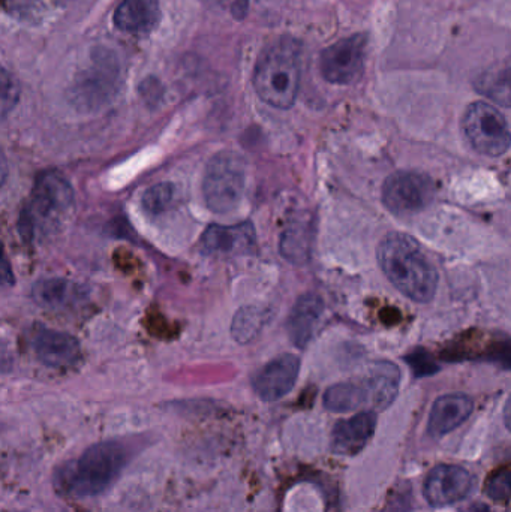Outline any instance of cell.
<instances>
[{
    "label": "cell",
    "mask_w": 511,
    "mask_h": 512,
    "mask_svg": "<svg viewBox=\"0 0 511 512\" xmlns=\"http://www.w3.org/2000/svg\"><path fill=\"white\" fill-rule=\"evenodd\" d=\"M14 280L11 264H9L8 258H6V255L3 254L2 249H0V285H14Z\"/></svg>",
    "instance_id": "cell-28"
},
{
    "label": "cell",
    "mask_w": 511,
    "mask_h": 512,
    "mask_svg": "<svg viewBox=\"0 0 511 512\" xmlns=\"http://www.w3.org/2000/svg\"><path fill=\"white\" fill-rule=\"evenodd\" d=\"M477 90L483 95L489 96L494 101L500 102L504 107L510 105V78L509 68L500 71H488L480 75L476 83Z\"/></svg>",
    "instance_id": "cell-23"
},
{
    "label": "cell",
    "mask_w": 511,
    "mask_h": 512,
    "mask_svg": "<svg viewBox=\"0 0 511 512\" xmlns=\"http://www.w3.org/2000/svg\"><path fill=\"white\" fill-rule=\"evenodd\" d=\"M21 87L17 78L0 66V117L8 116L20 101Z\"/></svg>",
    "instance_id": "cell-26"
},
{
    "label": "cell",
    "mask_w": 511,
    "mask_h": 512,
    "mask_svg": "<svg viewBox=\"0 0 511 512\" xmlns=\"http://www.w3.org/2000/svg\"><path fill=\"white\" fill-rule=\"evenodd\" d=\"M378 262L387 279L405 297L429 303L438 288V273L416 239L390 233L378 245Z\"/></svg>",
    "instance_id": "cell-1"
},
{
    "label": "cell",
    "mask_w": 511,
    "mask_h": 512,
    "mask_svg": "<svg viewBox=\"0 0 511 512\" xmlns=\"http://www.w3.org/2000/svg\"><path fill=\"white\" fill-rule=\"evenodd\" d=\"M470 512H491L489 511V508L486 507V505H474L473 508H471Z\"/></svg>",
    "instance_id": "cell-31"
},
{
    "label": "cell",
    "mask_w": 511,
    "mask_h": 512,
    "mask_svg": "<svg viewBox=\"0 0 511 512\" xmlns=\"http://www.w3.org/2000/svg\"><path fill=\"white\" fill-rule=\"evenodd\" d=\"M299 372V357L293 354L281 355L257 372L252 385H254L255 393L264 402H276L293 390Z\"/></svg>",
    "instance_id": "cell-11"
},
{
    "label": "cell",
    "mask_w": 511,
    "mask_h": 512,
    "mask_svg": "<svg viewBox=\"0 0 511 512\" xmlns=\"http://www.w3.org/2000/svg\"><path fill=\"white\" fill-rule=\"evenodd\" d=\"M302 47L293 38H279L261 53L254 87L261 101L279 110L293 107L299 95Z\"/></svg>",
    "instance_id": "cell-2"
},
{
    "label": "cell",
    "mask_w": 511,
    "mask_h": 512,
    "mask_svg": "<svg viewBox=\"0 0 511 512\" xmlns=\"http://www.w3.org/2000/svg\"><path fill=\"white\" fill-rule=\"evenodd\" d=\"M257 243L255 228L251 222L242 224L212 225L201 237V249L209 255L234 256L248 254Z\"/></svg>",
    "instance_id": "cell-12"
},
{
    "label": "cell",
    "mask_w": 511,
    "mask_h": 512,
    "mask_svg": "<svg viewBox=\"0 0 511 512\" xmlns=\"http://www.w3.org/2000/svg\"><path fill=\"white\" fill-rule=\"evenodd\" d=\"M131 451L120 442H101L62 469L59 481L72 498H95L110 489L128 465Z\"/></svg>",
    "instance_id": "cell-3"
},
{
    "label": "cell",
    "mask_w": 511,
    "mask_h": 512,
    "mask_svg": "<svg viewBox=\"0 0 511 512\" xmlns=\"http://www.w3.org/2000/svg\"><path fill=\"white\" fill-rule=\"evenodd\" d=\"M377 429V414L363 411L348 420L339 421L332 430L333 453L338 456H357L365 450L366 445Z\"/></svg>",
    "instance_id": "cell-13"
},
{
    "label": "cell",
    "mask_w": 511,
    "mask_h": 512,
    "mask_svg": "<svg viewBox=\"0 0 511 512\" xmlns=\"http://www.w3.org/2000/svg\"><path fill=\"white\" fill-rule=\"evenodd\" d=\"M249 0H236L233 6L234 17L243 18L248 11Z\"/></svg>",
    "instance_id": "cell-29"
},
{
    "label": "cell",
    "mask_w": 511,
    "mask_h": 512,
    "mask_svg": "<svg viewBox=\"0 0 511 512\" xmlns=\"http://www.w3.org/2000/svg\"><path fill=\"white\" fill-rule=\"evenodd\" d=\"M474 402L465 394H447L434 403L429 415L428 432L432 438H443L470 418Z\"/></svg>",
    "instance_id": "cell-14"
},
{
    "label": "cell",
    "mask_w": 511,
    "mask_h": 512,
    "mask_svg": "<svg viewBox=\"0 0 511 512\" xmlns=\"http://www.w3.org/2000/svg\"><path fill=\"white\" fill-rule=\"evenodd\" d=\"M312 228L308 221H294L281 237V254L291 264H305L311 255Z\"/></svg>",
    "instance_id": "cell-20"
},
{
    "label": "cell",
    "mask_w": 511,
    "mask_h": 512,
    "mask_svg": "<svg viewBox=\"0 0 511 512\" xmlns=\"http://www.w3.org/2000/svg\"><path fill=\"white\" fill-rule=\"evenodd\" d=\"M366 35L341 39L321 53L320 71L333 84H351L359 80L365 68Z\"/></svg>",
    "instance_id": "cell-9"
},
{
    "label": "cell",
    "mask_w": 511,
    "mask_h": 512,
    "mask_svg": "<svg viewBox=\"0 0 511 512\" xmlns=\"http://www.w3.org/2000/svg\"><path fill=\"white\" fill-rule=\"evenodd\" d=\"M465 135L471 146L482 155L498 156L510 147V129L506 117L486 102H474L462 119Z\"/></svg>",
    "instance_id": "cell-7"
},
{
    "label": "cell",
    "mask_w": 511,
    "mask_h": 512,
    "mask_svg": "<svg viewBox=\"0 0 511 512\" xmlns=\"http://www.w3.org/2000/svg\"><path fill=\"white\" fill-rule=\"evenodd\" d=\"M33 348L42 363L63 367L75 363L80 355V345L74 337L54 330H41L33 340Z\"/></svg>",
    "instance_id": "cell-17"
},
{
    "label": "cell",
    "mask_w": 511,
    "mask_h": 512,
    "mask_svg": "<svg viewBox=\"0 0 511 512\" xmlns=\"http://www.w3.org/2000/svg\"><path fill=\"white\" fill-rule=\"evenodd\" d=\"M434 180L419 171H398L387 177L383 186V203L390 212L410 215L428 209L435 198Z\"/></svg>",
    "instance_id": "cell-8"
},
{
    "label": "cell",
    "mask_w": 511,
    "mask_h": 512,
    "mask_svg": "<svg viewBox=\"0 0 511 512\" xmlns=\"http://www.w3.org/2000/svg\"><path fill=\"white\" fill-rule=\"evenodd\" d=\"M371 391L372 408L386 409L398 396L401 372L393 363H377L365 375Z\"/></svg>",
    "instance_id": "cell-18"
},
{
    "label": "cell",
    "mask_w": 511,
    "mask_h": 512,
    "mask_svg": "<svg viewBox=\"0 0 511 512\" xmlns=\"http://www.w3.org/2000/svg\"><path fill=\"white\" fill-rule=\"evenodd\" d=\"M74 206V192L65 177L44 173L36 179L32 200L24 210L23 233L33 236L36 231L48 233L66 218Z\"/></svg>",
    "instance_id": "cell-5"
},
{
    "label": "cell",
    "mask_w": 511,
    "mask_h": 512,
    "mask_svg": "<svg viewBox=\"0 0 511 512\" xmlns=\"http://www.w3.org/2000/svg\"><path fill=\"white\" fill-rule=\"evenodd\" d=\"M246 191V162L234 152H221L210 159L204 176L203 192L213 213L233 212Z\"/></svg>",
    "instance_id": "cell-6"
},
{
    "label": "cell",
    "mask_w": 511,
    "mask_h": 512,
    "mask_svg": "<svg viewBox=\"0 0 511 512\" xmlns=\"http://www.w3.org/2000/svg\"><path fill=\"white\" fill-rule=\"evenodd\" d=\"M114 26L132 35H146L158 26L161 9L158 0H123L114 12Z\"/></svg>",
    "instance_id": "cell-16"
},
{
    "label": "cell",
    "mask_w": 511,
    "mask_h": 512,
    "mask_svg": "<svg viewBox=\"0 0 511 512\" xmlns=\"http://www.w3.org/2000/svg\"><path fill=\"white\" fill-rule=\"evenodd\" d=\"M270 312L266 307L245 306L234 315L233 325H231V334L237 342H252L255 337L263 330L266 322L269 321Z\"/></svg>",
    "instance_id": "cell-22"
},
{
    "label": "cell",
    "mask_w": 511,
    "mask_h": 512,
    "mask_svg": "<svg viewBox=\"0 0 511 512\" xmlns=\"http://www.w3.org/2000/svg\"><path fill=\"white\" fill-rule=\"evenodd\" d=\"M474 489V477L461 466H435L425 480L426 501L434 508L449 507L468 498Z\"/></svg>",
    "instance_id": "cell-10"
},
{
    "label": "cell",
    "mask_w": 511,
    "mask_h": 512,
    "mask_svg": "<svg viewBox=\"0 0 511 512\" xmlns=\"http://www.w3.org/2000/svg\"><path fill=\"white\" fill-rule=\"evenodd\" d=\"M324 406L332 412H351L357 409L371 408V393L365 378L341 382L332 385L324 394Z\"/></svg>",
    "instance_id": "cell-19"
},
{
    "label": "cell",
    "mask_w": 511,
    "mask_h": 512,
    "mask_svg": "<svg viewBox=\"0 0 511 512\" xmlns=\"http://www.w3.org/2000/svg\"><path fill=\"white\" fill-rule=\"evenodd\" d=\"M32 292L36 303L44 307H50V309L74 303L81 294L78 285L66 279L39 280L33 286Z\"/></svg>",
    "instance_id": "cell-21"
},
{
    "label": "cell",
    "mask_w": 511,
    "mask_h": 512,
    "mask_svg": "<svg viewBox=\"0 0 511 512\" xmlns=\"http://www.w3.org/2000/svg\"><path fill=\"white\" fill-rule=\"evenodd\" d=\"M0 8L21 23L38 24L45 14L42 0H0Z\"/></svg>",
    "instance_id": "cell-25"
},
{
    "label": "cell",
    "mask_w": 511,
    "mask_h": 512,
    "mask_svg": "<svg viewBox=\"0 0 511 512\" xmlns=\"http://www.w3.org/2000/svg\"><path fill=\"white\" fill-rule=\"evenodd\" d=\"M324 313V303L317 294H303L294 304L288 319V334L297 348L305 349L320 325Z\"/></svg>",
    "instance_id": "cell-15"
},
{
    "label": "cell",
    "mask_w": 511,
    "mask_h": 512,
    "mask_svg": "<svg viewBox=\"0 0 511 512\" xmlns=\"http://www.w3.org/2000/svg\"><path fill=\"white\" fill-rule=\"evenodd\" d=\"M122 81L120 57L111 48L98 45L90 51L89 63L72 80L69 102L78 111L95 113L114 101Z\"/></svg>",
    "instance_id": "cell-4"
},
{
    "label": "cell",
    "mask_w": 511,
    "mask_h": 512,
    "mask_svg": "<svg viewBox=\"0 0 511 512\" xmlns=\"http://www.w3.org/2000/svg\"><path fill=\"white\" fill-rule=\"evenodd\" d=\"M179 191L173 183H159L147 189L143 197V207L149 215L158 216L176 206Z\"/></svg>",
    "instance_id": "cell-24"
},
{
    "label": "cell",
    "mask_w": 511,
    "mask_h": 512,
    "mask_svg": "<svg viewBox=\"0 0 511 512\" xmlns=\"http://www.w3.org/2000/svg\"><path fill=\"white\" fill-rule=\"evenodd\" d=\"M6 177H8V162H6L5 155L0 150V188L5 183Z\"/></svg>",
    "instance_id": "cell-30"
},
{
    "label": "cell",
    "mask_w": 511,
    "mask_h": 512,
    "mask_svg": "<svg viewBox=\"0 0 511 512\" xmlns=\"http://www.w3.org/2000/svg\"><path fill=\"white\" fill-rule=\"evenodd\" d=\"M486 495L494 501L507 502L510 498V472L504 469L500 474L491 478L486 486Z\"/></svg>",
    "instance_id": "cell-27"
}]
</instances>
